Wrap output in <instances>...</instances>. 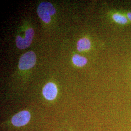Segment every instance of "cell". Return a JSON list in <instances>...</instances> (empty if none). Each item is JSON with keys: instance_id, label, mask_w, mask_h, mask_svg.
<instances>
[{"instance_id": "obj_8", "label": "cell", "mask_w": 131, "mask_h": 131, "mask_svg": "<svg viewBox=\"0 0 131 131\" xmlns=\"http://www.w3.org/2000/svg\"><path fill=\"white\" fill-rule=\"evenodd\" d=\"M112 18L114 20L117 24L124 25L128 23V19L126 17L121 14L115 13L113 15Z\"/></svg>"}, {"instance_id": "obj_4", "label": "cell", "mask_w": 131, "mask_h": 131, "mask_svg": "<svg viewBox=\"0 0 131 131\" xmlns=\"http://www.w3.org/2000/svg\"><path fill=\"white\" fill-rule=\"evenodd\" d=\"M31 117L30 113L27 111H23L15 115L12 118V123L15 126H23L29 122Z\"/></svg>"}, {"instance_id": "obj_3", "label": "cell", "mask_w": 131, "mask_h": 131, "mask_svg": "<svg viewBox=\"0 0 131 131\" xmlns=\"http://www.w3.org/2000/svg\"><path fill=\"white\" fill-rule=\"evenodd\" d=\"M34 35V31L32 28H29L25 32V38H23L18 36L16 38V43L17 47L24 49L29 47L32 42L33 37Z\"/></svg>"}, {"instance_id": "obj_6", "label": "cell", "mask_w": 131, "mask_h": 131, "mask_svg": "<svg viewBox=\"0 0 131 131\" xmlns=\"http://www.w3.org/2000/svg\"><path fill=\"white\" fill-rule=\"evenodd\" d=\"M91 47V43L89 39L86 38H81L77 43V49L79 52L89 50Z\"/></svg>"}, {"instance_id": "obj_1", "label": "cell", "mask_w": 131, "mask_h": 131, "mask_svg": "<svg viewBox=\"0 0 131 131\" xmlns=\"http://www.w3.org/2000/svg\"><path fill=\"white\" fill-rule=\"evenodd\" d=\"M56 10L50 2H42L38 6L37 13L43 21L49 23L51 21V16L56 13Z\"/></svg>"}, {"instance_id": "obj_2", "label": "cell", "mask_w": 131, "mask_h": 131, "mask_svg": "<svg viewBox=\"0 0 131 131\" xmlns=\"http://www.w3.org/2000/svg\"><path fill=\"white\" fill-rule=\"evenodd\" d=\"M36 62V56L32 52H28L20 57L19 61V67L20 70H26L33 67Z\"/></svg>"}, {"instance_id": "obj_7", "label": "cell", "mask_w": 131, "mask_h": 131, "mask_svg": "<svg viewBox=\"0 0 131 131\" xmlns=\"http://www.w3.org/2000/svg\"><path fill=\"white\" fill-rule=\"evenodd\" d=\"M72 62L75 65L78 67H83L86 64L88 60L85 57L75 54L72 57Z\"/></svg>"}, {"instance_id": "obj_5", "label": "cell", "mask_w": 131, "mask_h": 131, "mask_svg": "<svg viewBox=\"0 0 131 131\" xmlns=\"http://www.w3.org/2000/svg\"><path fill=\"white\" fill-rule=\"evenodd\" d=\"M42 92L45 98L48 100H52L56 97L57 89L55 84L49 83L44 87Z\"/></svg>"}, {"instance_id": "obj_9", "label": "cell", "mask_w": 131, "mask_h": 131, "mask_svg": "<svg viewBox=\"0 0 131 131\" xmlns=\"http://www.w3.org/2000/svg\"><path fill=\"white\" fill-rule=\"evenodd\" d=\"M127 15L128 19H129L131 21V12H128V13H127Z\"/></svg>"}]
</instances>
